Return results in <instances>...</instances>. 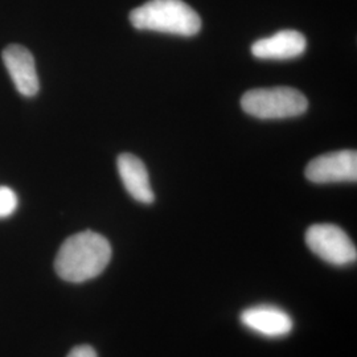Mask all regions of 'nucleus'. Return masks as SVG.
Instances as JSON below:
<instances>
[{
	"instance_id": "nucleus-1",
	"label": "nucleus",
	"mask_w": 357,
	"mask_h": 357,
	"mask_svg": "<svg viewBox=\"0 0 357 357\" xmlns=\"http://www.w3.org/2000/svg\"><path fill=\"white\" fill-rule=\"evenodd\" d=\"M110 259V243L101 234L85 230L65 240L56 257L54 268L61 280L81 283L98 277Z\"/></svg>"
},
{
	"instance_id": "nucleus-2",
	"label": "nucleus",
	"mask_w": 357,
	"mask_h": 357,
	"mask_svg": "<svg viewBox=\"0 0 357 357\" xmlns=\"http://www.w3.org/2000/svg\"><path fill=\"white\" fill-rule=\"evenodd\" d=\"M130 22L141 31L165 32L191 38L200 32L199 13L183 0H150L130 13Z\"/></svg>"
},
{
	"instance_id": "nucleus-3",
	"label": "nucleus",
	"mask_w": 357,
	"mask_h": 357,
	"mask_svg": "<svg viewBox=\"0 0 357 357\" xmlns=\"http://www.w3.org/2000/svg\"><path fill=\"white\" fill-rule=\"evenodd\" d=\"M246 114L259 119H283L303 114L308 107L306 96L293 88H271L246 91L241 98Z\"/></svg>"
},
{
	"instance_id": "nucleus-4",
	"label": "nucleus",
	"mask_w": 357,
	"mask_h": 357,
	"mask_svg": "<svg viewBox=\"0 0 357 357\" xmlns=\"http://www.w3.org/2000/svg\"><path fill=\"white\" fill-rule=\"evenodd\" d=\"M306 243L314 255L335 266H345L356 261L355 243L336 225L315 224L310 227L306 231Z\"/></svg>"
},
{
	"instance_id": "nucleus-5",
	"label": "nucleus",
	"mask_w": 357,
	"mask_h": 357,
	"mask_svg": "<svg viewBox=\"0 0 357 357\" xmlns=\"http://www.w3.org/2000/svg\"><path fill=\"white\" fill-rule=\"evenodd\" d=\"M305 174L307 180L315 184L356 181L357 153L343 150L320 155L307 165Z\"/></svg>"
},
{
	"instance_id": "nucleus-6",
	"label": "nucleus",
	"mask_w": 357,
	"mask_h": 357,
	"mask_svg": "<svg viewBox=\"0 0 357 357\" xmlns=\"http://www.w3.org/2000/svg\"><path fill=\"white\" fill-rule=\"evenodd\" d=\"M1 57L17 91L24 97H33L40 85L32 53L23 45L13 44L3 51Z\"/></svg>"
},
{
	"instance_id": "nucleus-7",
	"label": "nucleus",
	"mask_w": 357,
	"mask_h": 357,
	"mask_svg": "<svg viewBox=\"0 0 357 357\" xmlns=\"http://www.w3.org/2000/svg\"><path fill=\"white\" fill-rule=\"evenodd\" d=\"M243 326L266 337H283L293 330V319L282 308L258 305L243 310L240 315Z\"/></svg>"
},
{
	"instance_id": "nucleus-8",
	"label": "nucleus",
	"mask_w": 357,
	"mask_h": 357,
	"mask_svg": "<svg viewBox=\"0 0 357 357\" xmlns=\"http://www.w3.org/2000/svg\"><path fill=\"white\" fill-rule=\"evenodd\" d=\"M307 40L303 33L284 29L270 38H261L252 45V54L261 60H289L306 51Z\"/></svg>"
},
{
	"instance_id": "nucleus-9",
	"label": "nucleus",
	"mask_w": 357,
	"mask_h": 357,
	"mask_svg": "<svg viewBox=\"0 0 357 357\" xmlns=\"http://www.w3.org/2000/svg\"><path fill=\"white\" fill-rule=\"evenodd\" d=\"M116 166L128 195L142 204H153L155 195L150 184L149 171L141 159L132 153H121Z\"/></svg>"
},
{
	"instance_id": "nucleus-10",
	"label": "nucleus",
	"mask_w": 357,
	"mask_h": 357,
	"mask_svg": "<svg viewBox=\"0 0 357 357\" xmlns=\"http://www.w3.org/2000/svg\"><path fill=\"white\" fill-rule=\"evenodd\" d=\"M17 208V196L8 187H0V218L11 216Z\"/></svg>"
},
{
	"instance_id": "nucleus-11",
	"label": "nucleus",
	"mask_w": 357,
	"mask_h": 357,
	"mask_svg": "<svg viewBox=\"0 0 357 357\" xmlns=\"http://www.w3.org/2000/svg\"><path fill=\"white\" fill-rule=\"evenodd\" d=\"M68 357H97V354L90 345H78L69 352Z\"/></svg>"
}]
</instances>
